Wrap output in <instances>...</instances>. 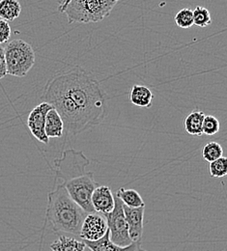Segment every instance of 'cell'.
Masks as SVG:
<instances>
[{"label":"cell","mask_w":227,"mask_h":251,"mask_svg":"<svg viewBox=\"0 0 227 251\" xmlns=\"http://www.w3.org/2000/svg\"><path fill=\"white\" fill-rule=\"evenodd\" d=\"M42 98L58 112L64 128L74 135L100 125L105 116L106 98L100 82L78 66L49 80Z\"/></svg>","instance_id":"1"},{"label":"cell","mask_w":227,"mask_h":251,"mask_svg":"<svg viewBox=\"0 0 227 251\" xmlns=\"http://www.w3.org/2000/svg\"><path fill=\"white\" fill-rule=\"evenodd\" d=\"M89 163L83 152L72 149L66 150L61 157L54 160L56 178L63 181L62 185L71 198L87 214L95 213L91 196L94 189L99 187L93 173L85 171Z\"/></svg>","instance_id":"2"},{"label":"cell","mask_w":227,"mask_h":251,"mask_svg":"<svg viewBox=\"0 0 227 251\" xmlns=\"http://www.w3.org/2000/svg\"><path fill=\"white\" fill-rule=\"evenodd\" d=\"M87 213L58 184L48 195L47 219L56 232L79 237L80 228Z\"/></svg>","instance_id":"3"},{"label":"cell","mask_w":227,"mask_h":251,"mask_svg":"<svg viewBox=\"0 0 227 251\" xmlns=\"http://www.w3.org/2000/svg\"><path fill=\"white\" fill-rule=\"evenodd\" d=\"M120 0H72L66 8L68 24L99 23L107 18Z\"/></svg>","instance_id":"4"},{"label":"cell","mask_w":227,"mask_h":251,"mask_svg":"<svg viewBox=\"0 0 227 251\" xmlns=\"http://www.w3.org/2000/svg\"><path fill=\"white\" fill-rule=\"evenodd\" d=\"M7 75L24 77L35 64V51L31 45L24 40L11 41L4 48Z\"/></svg>","instance_id":"5"},{"label":"cell","mask_w":227,"mask_h":251,"mask_svg":"<svg viewBox=\"0 0 227 251\" xmlns=\"http://www.w3.org/2000/svg\"><path fill=\"white\" fill-rule=\"evenodd\" d=\"M106 220L107 228L109 231V240L116 246L128 247L132 243L129 236L128 224L123 211V203L114 195L113 210L103 215Z\"/></svg>","instance_id":"6"},{"label":"cell","mask_w":227,"mask_h":251,"mask_svg":"<svg viewBox=\"0 0 227 251\" xmlns=\"http://www.w3.org/2000/svg\"><path fill=\"white\" fill-rule=\"evenodd\" d=\"M107 223L103 215L99 213L87 214L80 228L79 238L81 240L94 242L104 236L107 231Z\"/></svg>","instance_id":"7"},{"label":"cell","mask_w":227,"mask_h":251,"mask_svg":"<svg viewBox=\"0 0 227 251\" xmlns=\"http://www.w3.org/2000/svg\"><path fill=\"white\" fill-rule=\"evenodd\" d=\"M52 108L48 102H42L34 107L27 118V126L33 136L44 144L49 143V137L45 131L47 113Z\"/></svg>","instance_id":"8"},{"label":"cell","mask_w":227,"mask_h":251,"mask_svg":"<svg viewBox=\"0 0 227 251\" xmlns=\"http://www.w3.org/2000/svg\"><path fill=\"white\" fill-rule=\"evenodd\" d=\"M123 211L126 218L129 229V236L131 242H139L143 234V220H144V207L130 208L123 204Z\"/></svg>","instance_id":"9"},{"label":"cell","mask_w":227,"mask_h":251,"mask_svg":"<svg viewBox=\"0 0 227 251\" xmlns=\"http://www.w3.org/2000/svg\"><path fill=\"white\" fill-rule=\"evenodd\" d=\"M86 248H88L91 251H146L141 247V241L139 242H132L128 247H119L114 245L109 240V231L107 229L106 233L102 238L98 241L89 242L85 240H81Z\"/></svg>","instance_id":"10"},{"label":"cell","mask_w":227,"mask_h":251,"mask_svg":"<svg viewBox=\"0 0 227 251\" xmlns=\"http://www.w3.org/2000/svg\"><path fill=\"white\" fill-rule=\"evenodd\" d=\"M91 203L96 213L101 215L108 214L114 208V195L108 187L99 186L92 193Z\"/></svg>","instance_id":"11"},{"label":"cell","mask_w":227,"mask_h":251,"mask_svg":"<svg viewBox=\"0 0 227 251\" xmlns=\"http://www.w3.org/2000/svg\"><path fill=\"white\" fill-rule=\"evenodd\" d=\"M45 131L49 138H57L63 135L64 124L62 118L54 108H51L47 113Z\"/></svg>","instance_id":"12"},{"label":"cell","mask_w":227,"mask_h":251,"mask_svg":"<svg viewBox=\"0 0 227 251\" xmlns=\"http://www.w3.org/2000/svg\"><path fill=\"white\" fill-rule=\"evenodd\" d=\"M152 91L143 85H134L130 93V102L139 107H151L153 100Z\"/></svg>","instance_id":"13"},{"label":"cell","mask_w":227,"mask_h":251,"mask_svg":"<svg viewBox=\"0 0 227 251\" xmlns=\"http://www.w3.org/2000/svg\"><path fill=\"white\" fill-rule=\"evenodd\" d=\"M50 248L52 251H84L86 246L81 240L78 241L72 237L60 236Z\"/></svg>","instance_id":"14"},{"label":"cell","mask_w":227,"mask_h":251,"mask_svg":"<svg viewBox=\"0 0 227 251\" xmlns=\"http://www.w3.org/2000/svg\"><path fill=\"white\" fill-rule=\"evenodd\" d=\"M204 118L205 114L203 111L195 109L193 112H191L184 121V126L186 131L194 136L203 135L202 125Z\"/></svg>","instance_id":"15"},{"label":"cell","mask_w":227,"mask_h":251,"mask_svg":"<svg viewBox=\"0 0 227 251\" xmlns=\"http://www.w3.org/2000/svg\"><path fill=\"white\" fill-rule=\"evenodd\" d=\"M22 12L19 0H0V19L9 23L18 19Z\"/></svg>","instance_id":"16"},{"label":"cell","mask_w":227,"mask_h":251,"mask_svg":"<svg viewBox=\"0 0 227 251\" xmlns=\"http://www.w3.org/2000/svg\"><path fill=\"white\" fill-rule=\"evenodd\" d=\"M115 195L127 207L139 208V207L145 206V203H144L141 195L134 189L121 188L116 191Z\"/></svg>","instance_id":"17"},{"label":"cell","mask_w":227,"mask_h":251,"mask_svg":"<svg viewBox=\"0 0 227 251\" xmlns=\"http://www.w3.org/2000/svg\"><path fill=\"white\" fill-rule=\"evenodd\" d=\"M201 154H202V157L204 158V160H206L208 162H212V161L223 157L224 149L220 143L212 141L203 146Z\"/></svg>","instance_id":"18"},{"label":"cell","mask_w":227,"mask_h":251,"mask_svg":"<svg viewBox=\"0 0 227 251\" xmlns=\"http://www.w3.org/2000/svg\"><path fill=\"white\" fill-rule=\"evenodd\" d=\"M193 16H194V25H196L197 27H207L212 24V17L208 9L197 6L195 10L193 11Z\"/></svg>","instance_id":"19"},{"label":"cell","mask_w":227,"mask_h":251,"mask_svg":"<svg viewBox=\"0 0 227 251\" xmlns=\"http://www.w3.org/2000/svg\"><path fill=\"white\" fill-rule=\"evenodd\" d=\"M175 24L178 27L183 29L191 28L194 25V16L193 10L185 8L180 10L175 16Z\"/></svg>","instance_id":"20"},{"label":"cell","mask_w":227,"mask_h":251,"mask_svg":"<svg viewBox=\"0 0 227 251\" xmlns=\"http://www.w3.org/2000/svg\"><path fill=\"white\" fill-rule=\"evenodd\" d=\"M210 175L214 178H223L227 174V158L222 157L212 162L209 165Z\"/></svg>","instance_id":"21"},{"label":"cell","mask_w":227,"mask_h":251,"mask_svg":"<svg viewBox=\"0 0 227 251\" xmlns=\"http://www.w3.org/2000/svg\"><path fill=\"white\" fill-rule=\"evenodd\" d=\"M220 121L218 118L212 115H205V118L203 120V125H202V131L203 134L207 136H213L217 134L220 130Z\"/></svg>","instance_id":"22"},{"label":"cell","mask_w":227,"mask_h":251,"mask_svg":"<svg viewBox=\"0 0 227 251\" xmlns=\"http://www.w3.org/2000/svg\"><path fill=\"white\" fill-rule=\"evenodd\" d=\"M11 26L9 23L0 19V45L7 43L11 37Z\"/></svg>","instance_id":"23"},{"label":"cell","mask_w":227,"mask_h":251,"mask_svg":"<svg viewBox=\"0 0 227 251\" xmlns=\"http://www.w3.org/2000/svg\"><path fill=\"white\" fill-rule=\"evenodd\" d=\"M7 75V69L4 55V48L0 46V79L4 78Z\"/></svg>","instance_id":"24"},{"label":"cell","mask_w":227,"mask_h":251,"mask_svg":"<svg viewBox=\"0 0 227 251\" xmlns=\"http://www.w3.org/2000/svg\"><path fill=\"white\" fill-rule=\"evenodd\" d=\"M72 0H64L61 4H60V6H59V12L60 13H64L65 12L66 8L68 7V5L70 4V2H71Z\"/></svg>","instance_id":"25"}]
</instances>
